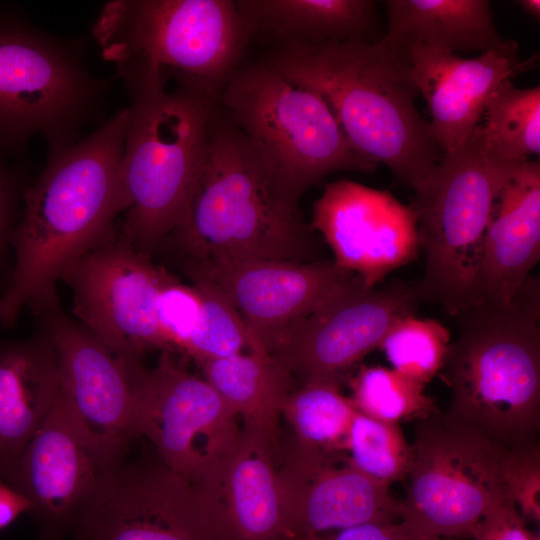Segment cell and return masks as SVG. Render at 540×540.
<instances>
[{"label": "cell", "mask_w": 540, "mask_h": 540, "mask_svg": "<svg viewBox=\"0 0 540 540\" xmlns=\"http://www.w3.org/2000/svg\"><path fill=\"white\" fill-rule=\"evenodd\" d=\"M129 96L118 171L119 237L150 256L183 222L209 143L219 92L139 62L115 66Z\"/></svg>", "instance_id": "obj_1"}, {"label": "cell", "mask_w": 540, "mask_h": 540, "mask_svg": "<svg viewBox=\"0 0 540 540\" xmlns=\"http://www.w3.org/2000/svg\"><path fill=\"white\" fill-rule=\"evenodd\" d=\"M127 107L77 142L49 148L47 163L26 186L11 238L14 264L0 296V326H14L57 295L63 270L117 229V181Z\"/></svg>", "instance_id": "obj_2"}, {"label": "cell", "mask_w": 540, "mask_h": 540, "mask_svg": "<svg viewBox=\"0 0 540 540\" xmlns=\"http://www.w3.org/2000/svg\"><path fill=\"white\" fill-rule=\"evenodd\" d=\"M265 62L321 96L355 150L398 182L413 187L441 160L408 69L381 40L284 43Z\"/></svg>", "instance_id": "obj_3"}, {"label": "cell", "mask_w": 540, "mask_h": 540, "mask_svg": "<svg viewBox=\"0 0 540 540\" xmlns=\"http://www.w3.org/2000/svg\"><path fill=\"white\" fill-rule=\"evenodd\" d=\"M539 312V286L528 282L507 306L477 303L455 316L442 369L448 424L506 451L540 445Z\"/></svg>", "instance_id": "obj_4"}, {"label": "cell", "mask_w": 540, "mask_h": 540, "mask_svg": "<svg viewBox=\"0 0 540 540\" xmlns=\"http://www.w3.org/2000/svg\"><path fill=\"white\" fill-rule=\"evenodd\" d=\"M182 263L218 260L311 262L312 228L227 119L214 111L206 158L183 222L162 243Z\"/></svg>", "instance_id": "obj_5"}, {"label": "cell", "mask_w": 540, "mask_h": 540, "mask_svg": "<svg viewBox=\"0 0 540 540\" xmlns=\"http://www.w3.org/2000/svg\"><path fill=\"white\" fill-rule=\"evenodd\" d=\"M218 106L294 202L332 173H372L378 165L355 150L321 96L265 61L238 68L220 90Z\"/></svg>", "instance_id": "obj_6"}, {"label": "cell", "mask_w": 540, "mask_h": 540, "mask_svg": "<svg viewBox=\"0 0 540 540\" xmlns=\"http://www.w3.org/2000/svg\"><path fill=\"white\" fill-rule=\"evenodd\" d=\"M520 164L491 156L475 128L412 187L410 206L425 256L423 277L416 285L421 300L438 304L453 317L473 305L494 201Z\"/></svg>", "instance_id": "obj_7"}, {"label": "cell", "mask_w": 540, "mask_h": 540, "mask_svg": "<svg viewBox=\"0 0 540 540\" xmlns=\"http://www.w3.org/2000/svg\"><path fill=\"white\" fill-rule=\"evenodd\" d=\"M110 80L94 76L83 43L0 12V153L20 155L34 136L49 148L82 139Z\"/></svg>", "instance_id": "obj_8"}, {"label": "cell", "mask_w": 540, "mask_h": 540, "mask_svg": "<svg viewBox=\"0 0 540 540\" xmlns=\"http://www.w3.org/2000/svg\"><path fill=\"white\" fill-rule=\"evenodd\" d=\"M92 34L115 66L164 68L218 92L250 39L232 0H113L101 9Z\"/></svg>", "instance_id": "obj_9"}, {"label": "cell", "mask_w": 540, "mask_h": 540, "mask_svg": "<svg viewBox=\"0 0 540 540\" xmlns=\"http://www.w3.org/2000/svg\"><path fill=\"white\" fill-rule=\"evenodd\" d=\"M414 421V460L398 524L408 539L470 535L508 499L502 476L506 450L451 426L439 410Z\"/></svg>", "instance_id": "obj_10"}, {"label": "cell", "mask_w": 540, "mask_h": 540, "mask_svg": "<svg viewBox=\"0 0 540 540\" xmlns=\"http://www.w3.org/2000/svg\"><path fill=\"white\" fill-rule=\"evenodd\" d=\"M31 310L55 349L60 391L72 418L98 453L118 464L139 437L143 358L112 352L62 310L58 295Z\"/></svg>", "instance_id": "obj_11"}, {"label": "cell", "mask_w": 540, "mask_h": 540, "mask_svg": "<svg viewBox=\"0 0 540 540\" xmlns=\"http://www.w3.org/2000/svg\"><path fill=\"white\" fill-rule=\"evenodd\" d=\"M171 277L116 230L71 262L59 280L72 291L81 325L112 352L143 358L148 350L172 353L157 318L160 292Z\"/></svg>", "instance_id": "obj_12"}, {"label": "cell", "mask_w": 540, "mask_h": 540, "mask_svg": "<svg viewBox=\"0 0 540 540\" xmlns=\"http://www.w3.org/2000/svg\"><path fill=\"white\" fill-rule=\"evenodd\" d=\"M71 533L75 540H216L194 486L154 452L111 468Z\"/></svg>", "instance_id": "obj_13"}, {"label": "cell", "mask_w": 540, "mask_h": 540, "mask_svg": "<svg viewBox=\"0 0 540 540\" xmlns=\"http://www.w3.org/2000/svg\"><path fill=\"white\" fill-rule=\"evenodd\" d=\"M241 427L215 389L171 352H160L140 385L138 435L158 459L195 485L236 440Z\"/></svg>", "instance_id": "obj_14"}, {"label": "cell", "mask_w": 540, "mask_h": 540, "mask_svg": "<svg viewBox=\"0 0 540 540\" xmlns=\"http://www.w3.org/2000/svg\"><path fill=\"white\" fill-rule=\"evenodd\" d=\"M182 269L217 284L245 322L249 350L267 353L291 327L363 283L334 262L218 260L185 262Z\"/></svg>", "instance_id": "obj_15"}, {"label": "cell", "mask_w": 540, "mask_h": 540, "mask_svg": "<svg viewBox=\"0 0 540 540\" xmlns=\"http://www.w3.org/2000/svg\"><path fill=\"white\" fill-rule=\"evenodd\" d=\"M419 301L416 285L398 281L376 289L361 283L291 327L269 354L299 381L341 382L395 322L414 314Z\"/></svg>", "instance_id": "obj_16"}, {"label": "cell", "mask_w": 540, "mask_h": 540, "mask_svg": "<svg viewBox=\"0 0 540 540\" xmlns=\"http://www.w3.org/2000/svg\"><path fill=\"white\" fill-rule=\"evenodd\" d=\"M115 465L82 433L59 390L7 484L29 501L42 538L61 540Z\"/></svg>", "instance_id": "obj_17"}, {"label": "cell", "mask_w": 540, "mask_h": 540, "mask_svg": "<svg viewBox=\"0 0 540 540\" xmlns=\"http://www.w3.org/2000/svg\"><path fill=\"white\" fill-rule=\"evenodd\" d=\"M310 226L331 248L334 263L369 288L414 261L420 251L411 206L387 190L348 179L325 185L313 204Z\"/></svg>", "instance_id": "obj_18"}, {"label": "cell", "mask_w": 540, "mask_h": 540, "mask_svg": "<svg viewBox=\"0 0 540 540\" xmlns=\"http://www.w3.org/2000/svg\"><path fill=\"white\" fill-rule=\"evenodd\" d=\"M277 466L287 533L302 540L364 523H398L399 500L342 455L283 450Z\"/></svg>", "instance_id": "obj_19"}, {"label": "cell", "mask_w": 540, "mask_h": 540, "mask_svg": "<svg viewBox=\"0 0 540 540\" xmlns=\"http://www.w3.org/2000/svg\"><path fill=\"white\" fill-rule=\"evenodd\" d=\"M395 52L427 102L431 129L443 154L472 135L494 90L503 81L534 67L538 59L533 55L521 60L519 47L512 40L473 58L419 46Z\"/></svg>", "instance_id": "obj_20"}, {"label": "cell", "mask_w": 540, "mask_h": 540, "mask_svg": "<svg viewBox=\"0 0 540 540\" xmlns=\"http://www.w3.org/2000/svg\"><path fill=\"white\" fill-rule=\"evenodd\" d=\"M278 457L241 428L194 485L216 540H291L277 475Z\"/></svg>", "instance_id": "obj_21"}, {"label": "cell", "mask_w": 540, "mask_h": 540, "mask_svg": "<svg viewBox=\"0 0 540 540\" xmlns=\"http://www.w3.org/2000/svg\"><path fill=\"white\" fill-rule=\"evenodd\" d=\"M540 259V164H520L498 193L485 231L474 304H511Z\"/></svg>", "instance_id": "obj_22"}, {"label": "cell", "mask_w": 540, "mask_h": 540, "mask_svg": "<svg viewBox=\"0 0 540 540\" xmlns=\"http://www.w3.org/2000/svg\"><path fill=\"white\" fill-rule=\"evenodd\" d=\"M59 390L56 352L42 329L25 339H0V477L5 483Z\"/></svg>", "instance_id": "obj_23"}, {"label": "cell", "mask_w": 540, "mask_h": 540, "mask_svg": "<svg viewBox=\"0 0 540 540\" xmlns=\"http://www.w3.org/2000/svg\"><path fill=\"white\" fill-rule=\"evenodd\" d=\"M197 365L202 377L242 420V429L265 440L279 462L282 409L295 386L292 374L261 350H246Z\"/></svg>", "instance_id": "obj_24"}, {"label": "cell", "mask_w": 540, "mask_h": 540, "mask_svg": "<svg viewBox=\"0 0 540 540\" xmlns=\"http://www.w3.org/2000/svg\"><path fill=\"white\" fill-rule=\"evenodd\" d=\"M390 49L419 46L458 54L508 45L498 33L487 0H388Z\"/></svg>", "instance_id": "obj_25"}, {"label": "cell", "mask_w": 540, "mask_h": 540, "mask_svg": "<svg viewBox=\"0 0 540 540\" xmlns=\"http://www.w3.org/2000/svg\"><path fill=\"white\" fill-rule=\"evenodd\" d=\"M237 11L252 36L325 43L369 40L375 22L372 0H238Z\"/></svg>", "instance_id": "obj_26"}, {"label": "cell", "mask_w": 540, "mask_h": 540, "mask_svg": "<svg viewBox=\"0 0 540 540\" xmlns=\"http://www.w3.org/2000/svg\"><path fill=\"white\" fill-rule=\"evenodd\" d=\"M340 383L312 379L294 386L282 409V421L290 431L282 450L345 454V442L356 409L340 391Z\"/></svg>", "instance_id": "obj_27"}, {"label": "cell", "mask_w": 540, "mask_h": 540, "mask_svg": "<svg viewBox=\"0 0 540 540\" xmlns=\"http://www.w3.org/2000/svg\"><path fill=\"white\" fill-rule=\"evenodd\" d=\"M483 116L476 131L491 156L514 164L539 156V86L519 88L510 79L503 81L490 95Z\"/></svg>", "instance_id": "obj_28"}, {"label": "cell", "mask_w": 540, "mask_h": 540, "mask_svg": "<svg viewBox=\"0 0 540 540\" xmlns=\"http://www.w3.org/2000/svg\"><path fill=\"white\" fill-rule=\"evenodd\" d=\"M357 412L375 420L400 423L438 411L422 385L397 370L382 366H361L349 379Z\"/></svg>", "instance_id": "obj_29"}, {"label": "cell", "mask_w": 540, "mask_h": 540, "mask_svg": "<svg viewBox=\"0 0 540 540\" xmlns=\"http://www.w3.org/2000/svg\"><path fill=\"white\" fill-rule=\"evenodd\" d=\"M344 450L355 468L387 487L405 479L414 460L413 445L398 423L375 420L357 411Z\"/></svg>", "instance_id": "obj_30"}, {"label": "cell", "mask_w": 540, "mask_h": 540, "mask_svg": "<svg viewBox=\"0 0 540 540\" xmlns=\"http://www.w3.org/2000/svg\"><path fill=\"white\" fill-rule=\"evenodd\" d=\"M186 275L200 293L201 309L184 355L198 364L249 350L252 342L245 322L224 291L202 275Z\"/></svg>", "instance_id": "obj_31"}, {"label": "cell", "mask_w": 540, "mask_h": 540, "mask_svg": "<svg viewBox=\"0 0 540 540\" xmlns=\"http://www.w3.org/2000/svg\"><path fill=\"white\" fill-rule=\"evenodd\" d=\"M450 343V332L442 323L413 314L395 322L378 348L393 369L426 385L443 369Z\"/></svg>", "instance_id": "obj_32"}, {"label": "cell", "mask_w": 540, "mask_h": 540, "mask_svg": "<svg viewBox=\"0 0 540 540\" xmlns=\"http://www.w3.org/2000/svg\"><path fill=\"white\" fill-rule=\"evenodd\" d=\"M200 309L201 296L197 288L181 283L172 275L160 292L157 307L159 327L172 353L184 355Z\"/></svg>", "instance_id": "obj_33"}, {"label": "cell", "mask_w": 540, "mask_h": 540, "mask_svg": "<svg viewBox=\"0 0 540 540\" xmlns=\"http://www.w3.org/2000/svg\"><path fill=\"white\" fill-rule=\"evenodd\" d=\"M502 476L507 498L526 519L540 520V445L506 451Z\"/></svg>", "instance_id": "obj_34"}, {"label": "cell", "mask_w": 540, "mask_h": 540, "mask_svg": "<svg viewBox=\"0 0 540 540\" xmlns=\"http://www.w3.org/2000/svg\"><path fill=\"white\" fill-rule=\"evenodd\" d=\"M23 186L21 176L0 153V271L6 263L11 238L21 215Z\"/></svg>", "instance_id": "obj_35"}, {"label": "cell", "mask_w": 540, "mask_h": 540, "mask_svg": "<svg viewBox=\"0 0 540 540\" xmlns=\"http://www.w3.org/2000/svg\"><path fill=\"white\" fill-rule=\"evenodd\" d=\"M474 540H539L527 528L514 502L506 499L493 507L473 528Z\"/></svg>", "instance_id": "obj_36"}, {"label": "cell", "mask_w": 540, "mask_h": 540, "mask_svg": "<svg viewBox=\"0 0 540 540\" xmlns=\"http://www.w3.org/2000/svg\"><path fill=\"white\" fill-rule=\"evenodd\" d=\"M302 540H409L398 523H364L347 527L333 535H316Z\"/></svg>", "instance_id": "obj_37"}, {"label": "cell", "mask_w": 540, "mask_h": 540, "mask_svg": "<svg viewBox=\"0 0 540 540\" xmlns=\"http://www.w3.org/2000/svg\"><path fill=\"white\" fill-rule=\"evenodd\" d=\"M30 508L29 501L0 477V530Z\"/></svg>", "instance_id": "obj_38"}, {"label": "cell", "mask_w": 540, "mask_h": 540, "mask_svg": "<svg viewBox=\"0 0 540 540\" xmlns=\"http://www.w3.org/2000/svg\"><path fill=\"white\" fill-rule=\"evenodd\" d=\"M519 6L534 19L540 18V1L539 0H520L517 1Z\"/></svg>", "instance_id": "obj_39"}, {"label": "cell", "mask_w": 540, "mask_h": 540, "mask_svg": "<svg viewBox=\"0 0 540 540\" xmlns=\"http://www.w3.org/2000/svg\"><path fill=\"white\" fill-rule=\"evenodd\" d=\"M409 540H455V539L446 538V537H436V536H418V537H413Z\"/></svg>", "instance_id": "obj_40"}]
</instances>
